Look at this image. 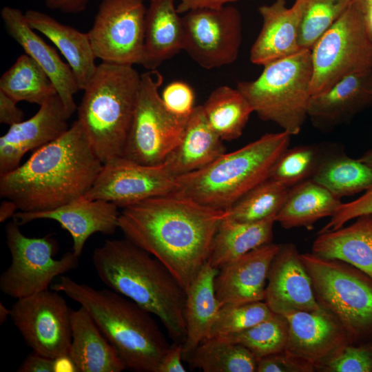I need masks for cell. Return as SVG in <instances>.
I'll use <instances>...</instances> for the list:
<instances>
[{
    "label": "cell",
    "mask_w": 372,
    "mask_h": 372,
    "mask_svg": "<svg viewBox=\"0 0 372 372\" xmlns=\"http://www.w3.org/2000/svg\"><path fill=\"white\" fill-rule=\"evenodd\" d=\"M225 210L174 194L125 207L118 229L125 238L160 260L186 290L208 261Z\"/></svg>",
    "instance_id": "1"
},
{
    "label": "cell",
    "mask_w": 372,
    "mask_h": 372,
    "mask_svg": "<svg viewBox=\"0 0 372 372\" xmlns=\"http://www.w3.org/2000/svg\"><path fill=\"white\" fill-rule=\"evenodd\" d=\"M103 164L76 120L23 164L1 176L0 196L20 211L52 210L82 198Z\"/></svg>",
    "instance_id": "2"
},
{
    "label": "cell",
    "mask_w": 372,
    "mask_h": 372,
    "mask_svg": "<svg viewBox=\"0 0 372 372\" xmlns=\"http://www.w3.org/2000/svg\"><path fill=\"white\" fill-rule=\"evenodd\" d=\"M92 263L110 289L158 318L173 342H184L186 291L160 260L127 238L107 239Z\"/></svg>",
    "instance_id": "3"
},
{
    "label": "cell",
    "mask_w": 372,
    "mask_h": 372,
    "mask_svg": "<svg viewBox=\"0 0 372 372\" xmlns=\"http://www.w3.org/2000/svg\"><path fill=\"white\" fill-rule=\"evenodd\" d=\"M52 289L87 311L125 369L158 372L170 344L149 312L111 289H97L63 275Z\"/></svg>",
    "instance_id": "4"
},
{
    "label": "cell",
    "mask_w": 372,
    "mask_h": 372,
    "mask_svg": "<svg viewBox=\"0 0 372 372\" xmlns=\"http://www.w3.org/2000/svg\"><path fill=\"white\" fill-rule=\"evenodd\" d=\"M291 135L269 133L206 167L176 178L174 194L200 205L227 210L249 190L269 177L280 155L289 147Z\"/></svg>",
    "instance_id": "5"
},
{
    "label": "cell",
    "mask_w": 372,
    "mask_h": 372,
    "mask_svg": "<svg viewBox=\"0 0 372 372\" xmlns=\"http://www.w3.org/2000/svg\"><path fill=\"white\" fill-rule=\"evenodd\" d=\"M140 79L133 65L102 62L83 90L77 121L103 163L123 156Z\"/></svg>",
    "instance_id": "6"
},
{
    "label": "cell",
    "mask_w": 372,
    "mask_h": 372,
    "mask_svg": "<svg viewBox=\"0 0 372 372\" xmlns=\"http://www.w3.org/2000/svg\"><path fill=\"white\" fill-rule=\"evenodd\" d=\"M260 76L240 81L237 89L259 118L291 136L300 133L308 117L313 68L311 50L302 49L264 66Z\"/></svg>",
    "instance_id": "7"
},
{
    "label": "cell",
    "mask_w": 372,
    "mask_h": 372,
    "mask_svg": "<svg viewBox=\"0 0 372 372\" xmlns=\"http://www.w3.org/2000/svg\"><path fill=\"white\" fill-rule=\"evenodd\" d=\"M320 307L344 329L351 344L372 341V279L339 260L300 254Z\"/></svg>",
    "instance_id": "8"
},
{
    "label": "cell",
    "mask_w": 372,
    "mask_h": 372,
    "mask_svg": "<svg viewBox=\"0 0 372 372\" xmlns=\"http://www.w3.org/2000/svg\"><path fill=\"white\" fill-rule=\"evenodd\" d=\"M163 81L157 70L141 74L123 156L140 164L163 165L181 141L189 118L174 116L166 109L158 92Z\"/></svg>",
    "instance_id": "9"
},
{
    "label": "cell",
    "mask_w": 372,
    "mask_h": 372,
    "mask_svg": "<svg viewBox=\"0 0 372 372\" xmlns=\"http://www.w3.org/2000/svg\"><path fill=\"white\" fill-rule=\"evenodd\" d=\"M6 236L12 260L1 274L0 289L6 296L20 299L47 290L56 277L79 266L73 251L54 258L59 247L54 238L28 237L14 219L6 226Z\"/></svg>",
    "instance_id": "10"
},
{
    "label": "cell",
    "mask_w": 372,
    "mask_h": 372,
    "mask_svg": "<svg viewBox=\"0 0 372 372\" xmlns=\"http://www.w3.org/2000/svg\"><path fill=\"white\" fill-rule=\"evenodd\" d=\"M311 96L324 92L343 76L372 69V41L351 3L311 49Z\"/></svg>",
    "instance_id": "11"
},
{
    "label": "cell",
    "mask_w": 372,
    "mask_h": 372,
    "mask_svg": "<svg viewBox=\"0 0 372 372\" xmlns=\"http://www.w3.org/2000/svg\"><path fill=\"white\" fill-rule=\"evenodd\" d=\"M144 0H101L87 32L96 59L121 65H143Z\"/></svg>",
    "instance_id": "12"
},
{
    "label": "cell",
    "mask_w": 372,
    "mask_h": 372,
    "mask_svg": "<svg viewBox=\"0 0 372 372\" xmlns=\"http://www.w3.org/2000/svg\"><path fill=\"white\" fill-rule=\"evenodd\" d=\"M72 311L59 291L47 289L17 299L10 318L32 351L55 359L68 354Z\"/></svg>",
    "instance_id": "13"
},
{
    "label": "cell",
    "mask_w": 372,
    "mask_h": 372,
    "mask_svg": "<svg viewBox=\"0 0 372 372\" xmlns=\"http://www.w3.org/2000/svg\"><path fill=\"white\" fill-rule=\"evenodd\" d=\"M182 17L183 50L200 67L220 68L238 58L242 38V17L231 6L197 9Z\"/></svg>",
    "instance_id": "14"
},
{
    "label": "cell",
    "mask_w": 372,
    "mask_h": 372,
    "mask_svg": "<svg viewBox=\"0 0 372 372\" xmlns=\"http://www.w3.org/2000/svg\"><path fill=\"white\" fill-rule=\"evenodd\" d=\"M176 189V178L163 165H146L120 156L103 164L92 186L81 198L103 200L123 208L152 197L174 194Z\"/></svg>",
    "instance_id": "15"
},
{
    "label": "cell",
    "mask_w": 372,
    "mask_h": 372,
    "mask_svg": "<svg viewBox=\"0 0 372 372\" xmlns=\"http://www.w3.org/2000/svg\"><path fill=\"white\" fill-rule=\"evenodd\" d=\"M28 120L10 126L0 138V176L20 165L23 156L65 133L70 118L58 94L48 98Z\"/></svg>",
    "instance_id": "16"
},
{
    "label": "cell",
    "mask_w": 372,
    "mask_h": 372,
    "mask_svg": "<svg viewBox=\"0 0 372 372\" xmlns=\"http://www.w3.org/2000/svg\"><path fill=\"white\" fill-rule=\"evenodd\" d=\"M264 301L273 313L282 316L321 308L295 245H279L269 267Z\"/></svg>",
    "instance_id": "17"
},
{
    "label": "cell",
    "mask_w": 372,
    "mask_h": 372,
    "mask_svg": "<svg viewBox=\"0 0 372 372\" xmlns=\"http://www.w3.org/2000/svg\"><path fill=\"white\" fill-rule=\"evenodd\" d=\"M118 207L103 200L79 198L54 209L40 212L18 211L13 216L20 225L40 219L59 223L73 242L72 251L80 257L87 239L95 233L112 234L119 225Z\"/></svg>",
    "instance_id": "18"
},
{
    "label": "cell",
    "mask_w": 372,
    "mask_h": 372,
    "mask_svg": "<svg viewBox=\"0 0 372 372\" xmlns=\"http://www.w3.org/2000/svg\"><path fill=\"white\" fill-rule=\"evenodd\" d=\"M288 336L284 351L312 363L316 368L339 348L351 343L342 326L322 308L284 316Z\"/></svg>",
    "instance_id": "19"
},
{
    "label": "cell",
    "mask_w": 372,
    "mask_h": 372,
    "mask_svg": "<svg viewBox=\"0 0 372 372\" xmlns=\"http://www.w3.org/2000/svg\"><path fill=\"white\" fill-rule=\"evenodd\" d=\"M278 249L279 245L271 242L220 268L214 288L221 306L264 301L269 267Z\"/></svg>",
    "instance_id": "20"
},
{
    "label": "cell",
    "mask_w": 372,
    "mask_h": 372,
    "mask_svg": "<svg viewBox=\"0 0 372 372\" xmlns=\"http://www.w3.org/2000/svg\"><path fill=\"white\" fill-rule=\"evenodd\" d=\"M1 17L10 37L49 76L71 116L77 109L74 96L79 88L70 65L61 60L54 48L36 34L21 10L5 6L1 9Z\"/></svg>",
    "instance_id": "21"
},
{
    "label": "cell",
    "mask_w": 372,
    "mask_h": 372,
    "mask_svg": "<svg viewBox=\"0 0 372 372\" xmlns=\"http://www.w3.org/2000/svg\"><path fill=\"white\" fill-rule=\"evenodd\" d=\"M372 104V69L350 73L324 92L311 96L308 117L320 129L351 120Z\"/></svg>",
    "instance_id": "22"
},
{
    "label": "cell",
    "mask_w": 372,
    "mask_h": 372,
    "mask_svg": "<svg viewBox=\"0 0 372 372\" xmlns=\"http://www.w3.org/2000/svg\"><path fill=\"white\" fill-rule=\"evenodd\" d=\"M304 0L287 7L286 0H276L258 8L261 30L250 50L252 63L262 65L293 55L300 50L298 31Z\"/></svg>",
    "instance_id": "23"
},
{
    "label": "cell",
    "mask_w": 372,
    "mask_h": 372,
    "mask_svg": "<svg viewBox=\"0 0 372 372\" xmlns=\"http://www.w3.org/2000/svg\"><path fill=\"white\" fill-rule=\"evenodd\" d=\"M223 141L209 124L203 105L196 106L181 141L163 165L175 178L199 170L225 153Z\"/></svg>",
    "instance_id": "24"
},
{
    "label": "cell",
    "mask_w": 372,
    "mask_h": 372,
    "mask_svg": "<svg viewBox=\"0 0 372 372\" xmlns=\"http://www.w3.org/2000/svg\"><path fill=\"white\" fill-rule=\"evenodd\" d=\"M25 17L32 28L58 48L70 65L79 90H85L98 66L87 32H81L38 10H28Z\"/></svg>",
    "instance_id": "25"
},
{
    "label": "cell",
    "mask_w": 372,
    "mask_h": 372,
    "mask_svg": "<svg viewBox=\"0 0 372 372\" xmlns=\"http://www.w3.org/2000/svg\"><path fill=\"white\" fill-rule=\"evenodd\" d=\"M68 355L77 372H121L125 369L116 351L81 306L71 314Z\"/></svg>",
    "instance_id": "26"
},
{
    "label": "cell",
    "mask_w": 372,
    "mask_h": 372,
    "mask_svg": "<svg viewBox=\"0 0 372 372\" xmlns=\"http://www.w3.org/2000/svg\"><path fill=\"white\" fill-rule=\"evenodd\" d=\"M218 269L207 261L185 290L184 317L186 335L183 343V360L204 340L210 337L221 304L214 288Z\"/></svg>",
    "instance_id": "27"
},
{
    "label": "cell",
    "mask_w": 372,
    "mask_h": 372,
    "mask_svg": "<svg viewBox=\"0 0 372 372\" xmlns=\"http://www.w3.org/2000/svg\"><path fill=\"white\" fill-rule=\"evenodd\" d=\"M311 253L345 262L372 279V214L357 217L347 227L318 234Z\"/></svg>",
    "instance_id": "28"
},
{
    "label": "cell",
    "mask_w": 372,
    "mask_h": 372,
    "mask_svg": "<svg viewBox=\"0 0 372 372\" xmlns=\"http://www.w3.org/2000/svg\"><path fill=\"white\" fill-rule=\"evenodd\" d=\"M174 0H150L145 18L143 66L156 68L183 50V28Z\"/></svg>",
    "instance_id": "29"
},
{
    "label": "cell",
    "mask_w": 372,
    "mask_h": 372,
    "mask_svg": "<svg viewBox=\"0 0 372 372\" xmlns=\"http://www.w3.org/2000/svg\"><path fill=\"white\" fill-rule=\"evenodd\" d=\"M276 215L257 222H240L225 217L214 238L208 261L219 269L250 251L271 243Z\"/></svg>",
    "instance_id": "30"
},
{
    "label": "cell",
    "mask_w": 372,
    "mask_h": 372,
    "mask_svg": "<svg viewBox=\"0 0 372 372\" xmlns=\"http://www.w3.org/2000/svg\"><path fill=\"white\" fill-rule=\"evenodd\" d=\"M342 204L322 186L309 179L291 187L276 217L285 229H311L320 219L332 216Z\"/></svg>",
    "instance_id": "31"
},
{
    "label": "cell",
    "mask_w": 372,
    "mask_h": 372,
    "mask_svg": "<svg viewBox=\"0 0 372 372\" xmlns=\"http://www.w3.org/2000/svg\"><path fill=\"white\" fill-rule=\"evenodd\" d=\"M311 180L340 199L368 189L372 185V169L359 158L327 150Z\"/></svg>",
    "instance_id": "32"
},
{
    "label": "cell",
    "mask_w": 372,
    "mask_h": 372,
    "mask_svg": "<svg viewBox=\"0 0 372 372\" xmlns=\"http://www.w3.org/2000/svg\"><path fill=\"white\" fill-rule=\"evenodd\" d=\"M206 118L223 141L239 138L254 109L236 88L227 85L214 90L203 105Z\"/></svg>",
    "instance_id": "33"
},
{
    "label": "cell",
    "mask_w": 372,
    "mask_h": 372,
    "mask_svg": "<svg viewBox=\"0 0 372 372\" xmlns=\"http://www.w3.org/2000/svg\"><path fill=\"white\" fill-rule=\"evenodd\" d=\"M183 361L204 372H255L258 363L245 347L220 337L204 340Z\"/></svg>",
    "instance_id": "34"
},
{
    "label": "cell",
    "mask_w": 372,
    "mask_h": 372,
    "mask_svg": "<svg viewBox=\"0 0 372 372\" xmlns=\"http://www.w3.org/2000/svg\"><path fill=\"white\" fill-rule=\"evenodd\" d=\"M0 90L17 102L26 101L41 105L57 94L52 81L29 55H20L0 78Z\"/></svg>",
    "instance_id": "35"
},
{
    "label": "cell",
    "mask_w": 372,
    "mask_h": 372,
    "mask_svg": "<svg viewBox=\"0 0 372 372\" xmlns=\"http://www.w3.org/2000/svg\"><path fill=\"white\" fill-rule=\"evenodd\" d=\"M290 189L268 178L249 190L225 210L226 217L240 222H257L277 215Z\"/></svg>",
    "instance_id": "36"
},
{
    "label": "cell",
    "mask_w": 372,
    "mask_h": 372,
    "mask_svg": "<svg viewBox=\"0 0 372 372\" xmlns=\"http://www.w3.org/2000/svg\"><path fill=\"white\" fill-rule=\"evenodd\" d=\"M288 324L282 315L273 313L269 318L241 332L220 337L248 349L259 360L285 350Z\"/></svg>",
    "instance_id": "37"
},
{
    "label": "cell",
    "mask_w": 372,
    "mask_h": 372,
    "mask_svg": "<svg viewBox=\"0 0 372 372\" xmlns=\"http://www.w3.org/2000/svg\"><path fill=\"white\" fill-rule=\"evenodd\" d=\"M326 152L317 145L288 147L276 160L269 178L291 188L311 178Z\"/></svg>",
    "instance_id": "38"
},
{
    "label": "cell",
    "mask_w": 372,
    "mask_h": 372,
    "mask_svg": "<svg viewBox=\"0 0 372 372\" xmlns=\"http://www.w3.org/2000/svg\"><path fill=\"white\" fill-rule=\"evenodd\" d=\"M352 0H304L300 21L298 43L311 50L316 41L340 18Z\"/></svg>",
    "instance_id": "39"
},
{
    "label": "cell",
    "mask_w": 372,
    "mask_h": 372,
    "mask_svg": "<svg viewBox=\"0 0 372 372\" xmlns=\"http://www.w3.org/2000/svg\"><path fill=\"white\" fill-rule=\"evenodd\" d=\"M273 313L265 301L223 305L218 313L210 337H225L241 332Z\"/></svg>",
    "instance_id": "40"
},
{
    "label": "cell",
    "mask_w": 372,
    "mask_h": 372,
    "mask_svg": "<svg viewBox=\"0 0 372 372\" xmlns=\"http://www.w3.org/2000/svg\"><path fill=\"white\" fill-rule=\"evenodd\" d=\"M322 372H372V341L346 344L316 368Z\"/></svg>",
    "instance_id": "41"
},
{
    "label": "cell",
    "mask_w": 372,
    "mask_h": 372,
    "mask_svg": "<svg viewBox=\"0 0 372 372\" xmlns=\"http://www.w3.org/2000/svg\"><path fill=\"white\" fill-rule=\"evenodd\" d=\"M161 96L166 109L180 118H188L196 107L194 90L182 81H174L167 84Z\"/></svg>",
    "instance_id": "42"
},
{
    "label": "cell",
    "mask_w": 372,
    "mask_h": 372,
    "mask_svg": "<svg viewBox=\"0 0 372 372\" xmlns=\"http://www.w3.org/2000/svg\"><path fill=\"white\" fill-rule=\"evenodd\" d=\"M369 214H372V185L358 198L349 203H342L329 223L318 234L336 230L348 221Z\"/></svg>",
    "instance_id": "43"
},
{
    "label": "cell",
    "mask_w": 372,
    "mask_h": 372,
    "mask_svg": "<svg viewBox=\"0 0 372 372\" xmlns=\"http://www.w3.org/2000/svg\"><path fill=\"white\" fill-rule=\"evenodd\" d=\"M257 372H313L315 366L302 358L282 351L258 360Z\"/></svg>",
    "instance_id": "44"
},
{
    "label": "cell",
    "mask_w": 372,
    "mask_h": 372,
    "mask_svg": "<svg viewBox=\"0 0 372 372\" xmlns=\"http://www.w3.org/2000/svg\"><path fill=\"white\" fill-rule=\"evenodd\" d=\"M17 103L0 90V123L11 126L23 120L24 114L17 107Z\"/></svg>",
    "instance_id": "45"
},
{
    "label": "cell",
    "mask_w": 372,
    "mask_h": 372,
    "mask_svg": "<svg viewBox=\"0 0 372 372\" xmlns=\"http://www.w3.org/2000/svg\"><path fill=\"white\" fill-rule=\"evenodd\" d=\"M182 361L183 344L173 342L165 354L158 372H185Z\"/></svg>",
    "instance_id": "46"
},
{
    "label": "cell",
    "mask_w": 372,
    "mask_h": 372,
    "mask_svg": "<svg viewBox=\"0 0 372 372\" xmlns=\"http://www.w3.org/2000/svg\"><path fill=\"white\" fill-rule=\"evenodd\" d=\"M54 359L34 351L30 353L17 369L19 372H55Z\"/></svg>",
    "instance_id": "47"
},
{
    "label": "cell",
    "mask_w": 372,
    "mask_h": 372,
    "mask_svg": "<svg viewBox=\"0 0 372 372\" xmlns=\"http://www.w3.org/2000/svg\"><path fill=\"white\" fill-rule=\"evenodd\" d=\"M177 11L184 14L197 9H220L238 0H178Z\"/></svg>",
    "instance_id": "48"
},
{
    "label": "cell",
    "mask_w": 372,
    "mask_h": 372,
    "mask_svg": "<svg viewBox=\"0 0 372 372\" xmlns=\"http://www.w3.org/2000/svg\"><path fill=\"white\" fill-rule=\"evenodd\" d=\"M90 0H45L46 6L50 10L63 13L76 14L85 10Z\"/></svg>",
    "instance_id": "49"
},
{
    "label": "cell",
    "mask_w": 372,
    "mask_h": 372,
    "mask_svg": "<svg viewBox=\"0 0 372 372\" xmlns=\"http://www.w3.org/2000/svg\"><path fill=\"white\" fill-rule=\"evenodd\" d=\"M359 12L372 41V0H352Z\"/></svg>",
    "instance_id": "50"
},
{
    "label": "cell",
    "mask_w": 372,
    "mask_h": 372,
    "mask_svg": "<svg viewBox=\"0 0 372 372\" xmlns=\"http://www.w3.org/2000/svg\"><path fill=\"white\" fill-rule=\"evenodd\" d=\"M17 209V207L14 202L4 198L0 205V222H5L10 217H13Z\"/></svg>",
    "instance_id": "51"
},
{
    "label": "cell",
    "mask_w": 372,
    "mask_h": 372,
    "mask_svg": "<svg viewBox=\"0 0 372 372\" xmlns=\"http://www.w3.org/2000/svg\"><path fill=\"white\" fill-rule=\"evenodd\" d=\"M55 372L56 371H75L77 372L76 366L68 355H63L54 359Z\"/></svg>",
    "instance_id": "52"
},
{
    "label": "cell",
    "mask_w": 372,
    "mask_h": 372,
    "mask_svg": "<svg viewBox=\"0 0 372 372\" xmlns=\"http://www.w3.org/2000/svg\"><path fill=\"white\" fill-rule=\"evenodd\" d=\"M8 317H10V309H8L2 302H0V324H4Z\"/></svg>",
    "instance_id": "53"
},
{
    "label": "cell",
    "mask_w": 372,
    "mask_h": 372,
    "mask_svg": "<svg viewBox=\"0 0 372 372\" xmlns=\"http://www.w3.org/2000/svg\"><path fill=\"white\" fill-rule=\"evenodd\" d=\"M359 159L372 169V149L366 152Z\"/></svg>",
    "instance_id": "54"
}]
</instances>
